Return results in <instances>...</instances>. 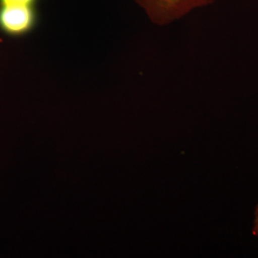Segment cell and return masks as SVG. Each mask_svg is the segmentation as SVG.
Returning <instances> with one entry per match:
<instances>
[{
	"label": "cell",
	"instance_id": "1",
	"mask_svg": "<svg viewBox=\"0 0 258 258\" xmlns=\"http://www.w3.org/2000/svg\"><path fill=\"white\" fill-rule=\"evenodd\" d=\"M215 0H135L153 24L165 26L186 15L212 5Z\"/></svg>",
	"mask_w": 258,
	"mask_h": 258
},
{
	"label": "cell",
	"instance_id": "2",
	"mask_svg": "<svg viewBox=\"0 0 258 258\" xmlns=\"http://www.w3.org/2000/svg\"><path fill=\"white\" fill-rule=\"evenodd\" d=\"M38 24L37 6L0 5V32L19 37L33 32Z\"/></svg>",
	"mask_w": 258,
	"mask_h": 258
},
{
	"label": "cell",
	"instance_id": "3",
	"mask_svg": "<svg viewBox=\"0 0 258 258\" xmlns=\"http://www.w3.org/2000/svg\"><path fill=\"white\" fill-rule=\"evenodd\" d=\"M38 0H0V5H31L37 6Z\"/></svg>",
	"mask_w": 258,
	"mask_h": 258
},
{
	"label": "cell",
	"instance_id": "4",
	"mask_svg": "<svg viewBox=\"0 0 258 258\" xmlns=\"http://www.w3.org/2000/svg\"><path fill=\"white\" fill-rule=\"evenodd\" d=\"M251 232L254 236H256L258 238V204L254 209V212H253V222H252Z\"/></svg>",
	"mask_w": 258,
	"mask_h": 258
}]
</instances>
